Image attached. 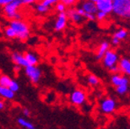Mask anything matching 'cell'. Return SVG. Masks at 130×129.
<instances>
[{
    "instance_id": "cell-1",
    "label": "cell",
    "mask_w": 130,
    "mask_h": 129,
    "mask_svg": "<svg viewBox=\"0 0 130 129\" xmlns=\"http://www.w3.org/2000/svg\"><path fill=\"white\" fill-rule=\"evenodd\" d=\"M9 26L14 31L16 38L21 41H25L30 36V27L23 20H12L9 23Z\"/></svg>"
},
{
    "instance_id": "cell-2",
    "label": "cell",
    "mask_w": 130,
    "mask_h": 129,
    "mask_svg": "<svg viewBox=\"0 0 130 129\" xmlns=\"http://www.w3.org/2000/svg\"><path fill=\"white\" fill-rule=\"evenodd\" d=\"M23 5L22 0H11V2L3 7V14L8 19L22 20V15L18 12V8Z\"/></svg>"
},
{
    "instance_id": "cell-3",
    "label": "cell",
    "mask_w": 130,
    "mask_h": 129,
    "mask_svg": "<svg viewBox=\"0 0 130 129\" xmlns=\"http://www.w3.org/2000/svg\"><path fill=\"white\" fill-rule=\"evenodd\" d=\"M112 12L123 18H130V0H113Z\"/></svg>"
},
{
    "instance_id": "cell-4",
    "label": "cell",
    "mask_w": 130,
    "mask_h": 129,
    "mask_svg": "<svg viewBox=\"0 0 130 129\" xmlns=\"http://www.w3.org/2000/svg\"><path fill=\"white\" fill-rule=\"evenodd\" d=\"M24 73L32 84H37L42 78V71L37 66H27L24 68Z\"/></svg>"
},
{
    "instance_id": "cell-5",
    "label": "cell",
    "mask_w": 130,
    "mask_h": 129,
    "mask_svg": "<svg viewBox=\"0 0 130 129\" xmlns=\"http://www.w3.org/2000/svg\"><path fill=\"white\" fill-rule=\"evenodd\" d=\"M102 61H103L104 66L109 69L110 67L117 65V63L118 62V56L116 52L108 50V52L105 53V55L103 56Z\"/></svg>"
},
{
    "instance_id": "cell-6",
    "label": "cell",
    "mask_w": 130,
    "mask_h": 129,
    "mask_svg": "<svg viewBox=\"0 0 130 129\" xmlns=\"http://www.w3.org/2000/svg\"><path fill=\"white\" fill-rule=\"evenodd\" d=\"M70 99L73 105L81 106L83 105L84 102L86 101V94L81 89H75L71 92V96H70Z\"/></svg>"
},
{
    "instance_id": "cell-7",
    "label": "cell",
    "mask_w": 130,
    "mask_h": 129,
    "mask_svg": "<svg viewBox=\"0 0 130 129\" xmlns=\"http://www.w3.org/2000/svg\"><path fill=\"white\" fill-rule=\"evenodd\" d=\"M98 12H103L105 14H109L112 12L113 4L112 0H94Z\"/></svg>"
},
{
    "instance_id": "cell-8",
    "label": "cell",
    "mask_w": 130,
    "mask_h": 129,
    "mask_svg": "<svg viewBox=\"0 0 130 129\" xmlns=\"http://www.w3.org/2000/svg\"><path fill=\"white\" fill-rule=\"evenodd\" d=\"M117 107L116 101L114 100L111 98H107L105 99L101 103H100V108L101 111L106 114H110L112 113Z\"/></svg>"
},
{
    "instance_id": "cell-9",
    "label": "cell",
    "mask_w": 130,
    "mask_h": 129,
    "mask_svg": "<svg viewBox=\"0 0 130 129\" xmlns=\"http://www.w3.org/2000/svg\"><path fill=\"white\" fill-rule=\"evenodd\" d=\"M11 60H12L13 63L15 64L16 66L18 67H25L28 66V63H27L26 60L24 58V55L23 53H19V52H14L11 54Z\"/></svg>"
},
{
    "instance_id": "cell-10",
    "label": "cell",
    "mask_w": 130,
    "mask_h": 129,
    "mask_svg": "<svg viewBox=\"0 0 130 129\" xmlns=\"http://www.w3.org/2000/svg\"><path fill=\"white\" fill-rule=\"evenodd\" d=\"M67 21L68 17L67 14H66V12L59 13L54 24V30L58 31V32L63 30L66 27V25H67Z\"/></svg>"
},
{
    "instance_id": "cell-11",
    "label": "cell",
    "mask_w": 130,
    "mask_h": 129,
    "mask_svg": "<svg viewBox=\"0 0 130 129\" xmlns=\"http://www.w3.org/2000/svg\"><path fill=\"white\" fill-rule=\"evenodd\" d=\"M81 9L84 11L85 14H94L95 15L96 13H98L97 7H96V5L94 0L91 1H85L81 4Z\"/></svg>"
},
{
    "instance_id": "cell-12",
    "label": "cell",
    "mask_w": 130,
    "mask_h": 129,
    "mask_svg": "<svg viewBox=\"0 0 130 129\" xmlns=\"http://www.w3.org/2000/svg\"><path fill=\"white\" fill-rule=\"evenodd\" d=\"M66 14H67L68 18H70L73 23H75L77 24H80L84 20V17H82L78 14L75 8H70L69 10H67V12H66Z\"/></svg>"
},
{
    "instance_id": "cell-13",
    "label": "cell",
    "mask_w": 130,
    "mask_h": 129,
    "mask_svg": "<svg viewBox=\"0 0 130 129\" xmlns=\"http://www.w3.org/2000/svg\"><path fill=\"white\" fill-rule=\"evenodd\" d=\"M111 82L115 87H119L123 85H128V79L127 78L118 74H114L111 77Z\"/></svg>"
},
{
    "instance_id": "cell-14",
    "label": "cell",
    "mask_w": 130,
    "mask_h": 129,
    "mask_svg": "<svg viewBox=\"0 0 130 129\" xmlns=\"http://www.w3.org/2000/svg\"><path fill=\"white\" fill-rule=\"evenodd\" d=\"M118 68H119L120 71L130 76V60L126 58L121 59L118 61Z\"/></svg>"
},
{
    "instance_id": "cell-15",
    "label": "cell",
    "mask_w": 130,
    "mask_h": 129,
    "mask_svg": "<svg viewBox=\"0 0 130 129\" xmlns=\"http://www.w3.org/2000/svg\"><path fill=\"white\" fill-rule=\"evenodd\" d=\"M24 55L29 66H36V65L38 64L39 59H38V56H37L35 53H32V52H27V53H25Z\"/></svg>"
},
{
    "instance_id": "cell-16",
    "label": "cell",
    "mask_w": 130,
    "mask_h": 129,
    "mask_svg": "<svg viewBox=\"0 0 130 129\" xmlns=\"http://www.w3.org/2000/svg\"><path fill=\"white\" fill-rule=\"evenodd\" d=\"M14 95H15V93L12 92L8 88L0 86V97L2 98V99H8V100H12V99L14 98Z\"/></svg>"
},
{
    "instance_id": "cell-17",
    "label": "cell",
    "mask_w": 130,
    "mask_h": 129,
    "mask_svg": "<svg viewBox=\"0 0 130 129\" xmlns=\"http://www.w3.org/2000/svg\"><path fill=\"white\" fill-rule=\"evenodd\" d=\"M109 49V43L108 42H103L100 44V48L98 50L97 53V59L98 60H100V59L103 58V56L105 55V53H107Z\"/></svg>"
},
{
    "instance_id": "cell-18",
    "label": "cell",
    "mask_w": 130,
    "mask_h": 129,
    "mask_svg": "<svg viewBox=\"0 0 130 129\" xmlns=\"http://www.w3.org/2000/svg\"><path fill=\"white\" fill-rule=\"evenodd\" d=\"M17 124H18L20 126H22L23 128H25V129H35V125H32L30 121H28L27 119L24 118V117H18L17 120H16Z\"/></svg>"
},
{
    "instance_id": "cell-19",
    "label": "cell",
    "mask_w": 130,
    "mask_h": 129,
    "mask_svg": "<svg viewBox=\"0 0 130 129\" xmlns=\"http://www.w3.org/2000/svg\"><path fill=\"white\" fill-rule=\"evenodd\" d=\"M11 78L7 75H0V86H2V87H6V88H8L9 84L11 82Z\"/></svg>"
},
{
    "instance_id": "cell-20",
    "label": "cell",
    "mask_w": 130,
    "mask_h": 129,
    "mask_svg": "<svg viewBox=\"0 0 130 129\" xmlns=\"http://www.w3.org/2000/svg\"><path fill=\"white\" fill-rule=\"evenodd\" d=\"M4 33H5V35H6L7 38L9 39H14L16 38V34L15 33H14V31L13 30L12 28H11L9 25H7V26L5 27L4 29Z\"/></svg>"
},
{
    "instance_id": "cell-21",
    "label": "cell",
    "mask_w": 130,
    "mask_h": 129,
    "mask_svg": "<svg viewBox=\"0 0 130 129\" xmlns=\"http://www.w3.org/2000/svg\"><path fill=\"white\" fill-rule=\"evenodd\" d=\"M35 9H36L37 13H39V14H46V13L49 12V10H50V8L47 7V6H43L42 3H38V4L36 5V6H35Z\"/></svg>"
},
{
    "instance_id": "cell-22",
    "label": "cell",
    "mask_w": 130,
    "mask_h": 129,
    "mask_svg": "<svg viewBox=\"0 0 130 129\" xmlns=\"http://www.w3.org/2000/svg\"><path fill=\"white\" fill-rule=\"evenodd\" d=\"M126 36H127V31L125 30V29H120V30H118V32H116V34L114 35V37L117 38L118 40H123V39H125Z\"/></svg>"
},
{
    "instance_id": "cell-23",
    "label": "cell",
    "mask_w": 130,
    "mask_h": 129,
    "mask_svg": "<svg viewBox=\"0 0 130 129\" xmlns=\"http://www.w3.org/2000/svg\"><path fill=\"white\" fill-rule=\"evenodd\" d=\"M8 89H10L12 92H14V93H15V92H17V91L19 90V89H20V86H19V84H18V82L17 81H15V80H11V82H10V84H9V86H8Z\"/></svg>"
},
{
    "instance_id": "cell-24",
    "label": "cell",
    "mask_w": 130,
    "mask_h": 129,
    "mask_svg": "<svg viewBox=\"0 0 130 129\" xmlns=\"http://www.w3.org/2000/svg\"><path fill=\"white\" fill-rule=\"evenodd\" d=\"M128 90V85H123L119 87H116V91L119 95H125Z\"/></svg>"
},
{
    "instance_id": "cell-25",
    "label": "cell",
    "mask_w": 130,
    "mask_h": 129,
    "mask_svg": "<svg viewBox=\"0 0 130 129\" xmlns=\"http://www.w3.org/2000/svg\"><path fill=\"white\" fill-rule=\"evenodd\" d=\"M88 82L91 85V86H96V85L99 84L100 80L98 79V77H96L95 75H89L88 77Z\"/></svg>"
},
{
    "instance_id": "cell-26",
    "label": "cell",
    "mask_w": 130,
    "mask_h": 129,
    "mask_svg": "<svg viewBox=\"0 0 130 129\" xmlns=\"http://www.w3.org/2000/svg\"><path fill=\"white\" fill-rule=\"evenodd\" d=\"M41 3H42L43 6H47V7L50 8L53 5L57 4L58 1H56V0H43V1H42Z\"/></svg>"
},
{
    "instance_id": "cell-27",
    "label": "cell",
    "mask_w": 130,
    "mask_h": 129,
    "mask_svg": "<svg viewBox=\"0 0 130 129\" xmlns=\"http://www.w3.org/2000/svg\"><path fill=\"white\" fill-rule=\"evenodd\" d=\"M56 10L59 13L66 12V6H65L64 4H62L61 2H58L56 4Z\"/></svg>"
},
{
    "instance_id": "cell-28",
    "label": "cell",
    "mask_w": 130,
    "mask_h": 129,
    "mask_svg": "<svg viewBox=\"0 0 130 129\" xmlns=\"http://www.w3.org/2000/svg\"><path fill=\"white\" fill-rule=\"evenodd\" d=\"M107 15H108V14H105V13H103V12L97 13V18H98V20H100V21H102L103 19H105L106 17H107Z\"/></svg>"
},
{
    "instance_id": "cell-29",
    "label": "cell",
    "mask_w": 130,
    "mask_h": 129,
    "mask_svg": "<svg viewBox=\"0 0 130 129\" xmlns=\"http://www.w3.org/2000/svg\"><path fill=\"white\" fill-rule=\"evenodd\" d=\"M62 4H64L65 6H72V5L75 4V1L74 0H62L61 1Z\"/></svg>"
},
{
    "instance_id": "cell-30",
    "label": "cell",
    "mask_w": 130,
    "mask_h": 129,
    "mask_svg": "<svg viewBox=\"0 0 130 129\" xmlns=\"http://www.w3.org/2000/svg\"><path fill=\"white\" fill-rule=\"evenodd\" d=\"M84 18L89 19V21H94L96 19V15H94V14H85Z\"/></svg>"
},
{
    "instance_id": "cell-31",
    "label": "cell",
    "mask_w": 130,
    "mask_h": 129,
    "mask_svg": "<svg viewBox=\"0 0 130 129\" xmlns=\"http://www.w3.org/2000/svg\"><path fill=\"white\" fill-rule=\"evenodd\" d=\"M109 71H112L113 73H116V74H118V72L119 71V68H118V65H115V66H112L109 68Z\"/></svg>"
},
{
    "instance_id": "cell-32",
    "label": "cell",
    "mask_w": 130,
    "mask_h": 129,
    "mask_svg": "<svg viewBox=\"0 0 130 129\" xmlns=\"http://www.w3.org/2000/svg\"><path fill=\"white\" fill-rule=\"evenodd\" d=\"M11 2V0H0V6H6V5H8Z\"/></svg>"
},
{
    "instance_id": "cell-33",
    "label": "cell",
    "mask_w": 130,
    "mask_h": 129,
    "mask_svg": "<svg viewBox=\"0 0 130 129\" xmlns=\"http://www.w3.org/2000/svg\"><path fill=\"white\" fill-rule=\"evenodd\" d=\"M23 114H24V117H29L31 114V111L26 107H24V108H23Z\"/></svg>"
},
{
    "instance_id": "cell-34",
    "label": "cell",
    "mask_w": 130,
    "mask_h": 129,
    "mask_svg": "<svg viewBox=\"0 0 130 129\" xmlns=\"http://www.w3.org/2000/svg\"><path fill=\"white\" fill-rule=\"evenodd\" d=\"M23 5H31V4H34L35 1L34 0H22Z\"/></svg>"
},
{
    "instance_id": "cell-35",
    "label": "cell",
    "mask_w": 130,
    "mask_h": 129,
    "mask_svg": "<svg viewBox=\"0 0 130 129\" xmlns=\"http://www.w3.org/2000/svg\"><path fill=\"white\" fill-rule=\"evenodd\" d=\"M112 43H113V44H115V45L118 44V43H119V40H118L117 38L113 37V39H112Z\"/></svg>"
},
{
    "instance_id": "cell-36",
    "label": "cell",
    "mask_w": 130,
    "mask_h": 129,
    "mask_svg": "<svg viewBox=\"0 0 130 129\" xmlns=\"http://www.w3.org/2000/svg\"><path fill=\"white\" fill-rule=\"evenodd\" d=\"M4 108H5V104H4V102L0 100V110H3Z\"/></svg>"
},
{
    "instance_id": "cell-37",
    "label": "cell",
    "mask_w": 130,
    "mask_h": 129,
    "mask_svg": "<svg viewBox=\"0 0 130 129\" xmlns=\"http://www.w3.org/2000/svg\"><path fill=\"white\" fill-rule=\"evenodd\" d=\"M35 129H36V128H35Z\"/></svg>"
}]
</instances>
